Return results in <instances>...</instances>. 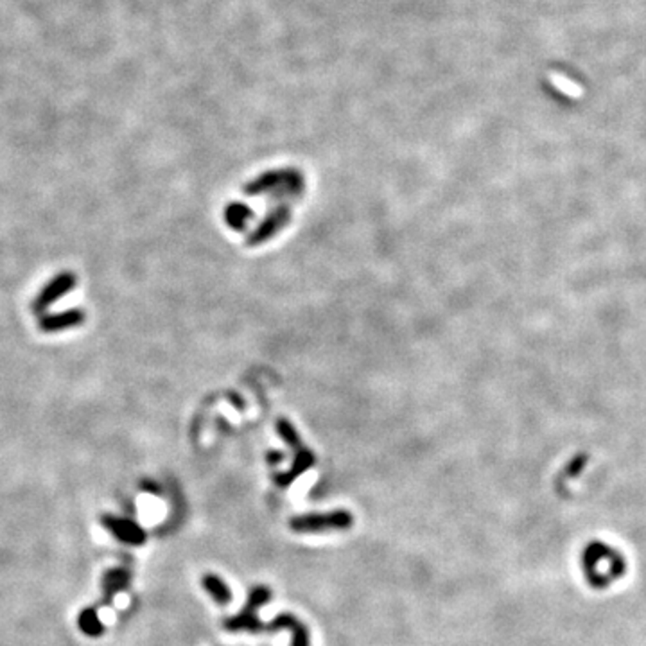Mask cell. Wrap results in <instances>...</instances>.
I'll use <instances>...</instances> for the list:
<instances>
[{
    "label": "cell",
    "instance_id": "52a82bcc",
    "mask_svg": "<svg viewBox=\"0 0 646 646\" xmlns=\"http://www.w3.org/2000/svg\"><path fill=\"white\" fill-rule=\"evenodd\" d=\"M201 582H203L205 591L209 592V594L212 596V598L216 599L219 605H226L232 601V591H230L228 587H226V583L223 582L219 576L209 573V574H205Z\"/></svg>",
    "mask_w": 646,
    "mask_h": 646
},
{
    "label": "cell",
    "instance_id": "8992f818",
    "mask_svg": "<svg viewBox=\"0 0 646 646\" xmlns=\"http://www.w3.org/2000/svg\"><path fill=\"white\" fill-rule=\"evenodd\" d=\"M264 629H290L291 632H293V646H309V636H307L306 625L300 623L293 614H278V616H276L268 627H264Z\"/></svg>",
    "mask_w": 646,
    "mask_h": 646
},
{
    "label": "cell",
    "instance_id": "7a4b0ae2",
    "mask_svg": "<svg viewBox=\"0 0 646 646\" xmlns=\"http://www.w3.org/2000/svg\"><path fill=\"white\" fill-rule=\"evenodd\" d=\"M77 284V276L72 271H61L51 278L47 284L43 285V290L40 291L38 297L34 298L33 310L36 315H45L58 300L67 297L70 291H74Z\"/></svg>",
    "mask_w": 646,
    "mask_h": 646
},
{
    "label": "cell",
    "instance_id": "277c9868",
    "mask_svg": "<svg viewBox=\"0 0 646 646\" xmlns=\"http://www.w3.org/2000/svg\"><path fill=\"white\" fill-rule=\"evenodd\" d=\"M86 320L85 310L83 309H65L60 313H45V315L38 316V329L47 334H54V332H63L67 329H76L83 325Z\"/></svg>",
    "mask_w": 646,
    "mask_h": 646
},
{
    "label": "cell",
    "instance_id": "5b68a950",
    "mask_svg": "<svg viewBox=\"0 0 646 646\" xmlns=\"http://www.w3.org/2000/svg\"><path fill=\"white\" fill-rule=\"evenodd\" d=\"M102 523L104 526L113 533L115 537L126 544L132 546H141L145 542V532L142 530L141 526L129 519H120V517H113V515H107V517L102 519Z\"/></svg>",
    "mask_w": 646,
    "mask_h": 646
},
{
    "label": "cell",
    "instance_id": "ba28073f",
    "mask_svg": "<svg viewBox=\"0 0 646 646\" xmlns=\"http://www.w3.org/2000/svg\"><path fill=\"white\" fill-rule=\"evenodd\" d=\"M77 623H79L81 632L86 633V636H90V638H99V636L102 633V630H104V627H102V621L99 620L97 613H95V610H92V608H86V610H83V613L79 614V620H77Z\"/></svg>",
    "mask_w": 646,
    "mask_h": 646
},
{
    "label": "cell",
    "instance_id": "3957f363",
    "mask_svg": "<svg viewBox=\"0 0 646 646\" xmlns=\"http://www.w3.org/2000/svg\"><path fill=\"white\" fill-rule=\"evenodd\" d=\"M271 592H269L268 587H255L253 591L250 592V599H248V605L242 608L241 613L237 616L230 617L228 621L225 623V627L228 630H250V632H259V630H264V625L259 621V617L255 616V608L264 605L269 599Z\"/></svg>",
    "mask_w": 646,
    "mask_h": 646
},
{
    "label": "cell",
    "instance_id": "9c48e42d",
    "mask_svg": "<svg viewBox=\"0 0 646 646\" xmlns=\"http://www.w3.org/2000/svg\"><path fill=\"white\" fill-rule=\"evenodd\" d=\"M126 582H128V574L124 573V571H111V573H108L107 578H104L107 591L110 592L123 589V587L126 585Z\"/></svg>",
    "mask_w": 646,
    "mask_h": 646
},
{
    "label": "cell",
    "instance_id": "6da1fadb",
    "mask_svg": "<svg viewBox=\"0 0 646 646\" xmlns=\"http://www.w3.org/2000/svg\"><path fill=\"white\" fill-rule=\"evenodd\" d=\"M352 526V515L349 512L338 510L332 514L318 515H297L290 521V528L297 533H313L322 530H345Z\"/></svg>",
    "mask_w": 646,
    "mask_h": 646
}]
</instances>
